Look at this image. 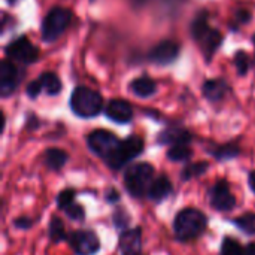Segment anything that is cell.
<instances>
[{
	"instance_id": "6da1fadb",
	"label": "cell",
	"mask_w": 255,
	"mask_h": 255,
	"mask_svg": "<svg viewBox=\"0 0 255 255\" xmlns=\"http://www.w3.org/2000/svg\"><path fill=\"white\" fill-rule=\"evenodd\" d=\"M190 33L194 42L200 46L202 54L205 55L206 63L212 61V57L220 49L223 43V34L218 28H214L209 22V12L202 9L191 21Z\"/></svg>"
},
{
	"instance_id": "7a4b0ae2",
	"label": "cell",
	"mask_w": 255,
	"mask_h": 255,
	"mask_svg": "<svg viewBox=\"0 0 255 255\" xmlns=\"http://www.w3.org/2000/svg\"><path fill=\"white\" fill-rule=\"evenodd\" d=\"M209 224L208 215L196 208L181 209L173 220V235L181 244L197 241L206 232Z\"/></svg>"
},
{
	"instance_id": "3957f363",
	"label": "cell",
	"mask_w": 255,
	"mask_h": 255,
	"mask_svg": "<svg viewBox=\"0 0 255 255\" xmlns=\"http://www.w3.org/2000/svg\"><path fill=\"white\" fill-rule=\"evenodd\" d=\"M69 106L73 115H76L78 118L90 120V118H96L97 115H100V112L105 108V103L99 91L84 87V85H78L73 88L70 94Z\"/></svg>"
},
{
	"instance_id": "277c9868",
	"label": "cell",
	"mask_w": 255,
	"mask_h": 255,
	"mask_svg": "<svg viewBox=\"0 0 255 255\" xmlns=\"http://www.w3.org/2000/svg\"><path fill=\"white\" fill-rule=\"evenodd\" d=\"M155 179V169L151 163H134L130 164L123 175L124 188L133 199L146 197L148 190Z\"/></svg>"
},
{
	"instance_id": "5b68a950",
	"label": "cell",
	"mask_w": 255,
	"mask_h": 255,
	"mask_svg": "<svg viewBox=\"0 0 255 255\" xmlns=\"http://www.w3.org/2000/svg\"><path fill=\"white\" fill-rule=\"evenodd\" d=\"M145 151V140L137 134H130L126 139H121L117 149L105 160L106 166L114 170L120 172L124 167H128V164L140 157Z\"/></svg>"
},
{
	"instance_id": "8992f818",
	"label": "cell",
	"mask_w": 255,
	"mask_h": 255,
	"mask_svg": "<svg viewBox=\"0 0 255 255\" xmlns=\"http://www.w3.org/2000/svg\"><path fill=\"white\" fill-rule=\"evenodd\" d=\"M73 13L67 7L61 6H54L48 10V13L43 16L42 24H40V33H42V40L45 43H52L55 42L72 24Z\"/></svg>"
},
{
	"instance_id": "52a82bcc",
	"label": "cell",
	"mask_w": 255,
	"mask_h": 255,
	"mask_svg": "<svg viewBox=\"0 0 255 255\" xmlns=\"http://www.w3.org/2000/svg\"><path fill=\"white\" fill-rule=\"evenodd\" d=\"M85 142H87L88 149L96 157H99L105 161L117 149L121 139L114 131H109L105 128H97V130H93L87 134Z\"/></svg>"
},
{
	"instance_id": "ba28073f",
	"label": "cell",
	"mask_w": 255,
	"mask_h": 255,
	"mask_svg": "<svg viewBox=\"0 0 255 255\" xmlns=\"http://www.w3.org/2000/svg\"><path fill=\"white\" fill-rule=\"evenodd\" d=\"M4 55L19 64H33L39 60L40 52L27 36H18L4 46Z\"/></svg>"
},
{
	"instance_id": "9c48e42d",
	"label": "cell",
	"mask_w": 255,
	"mask_h": 255,
	"mask_svg": "<svg viewBox=\"0 0 255 255\" xmlns=\"http://www.w3.org/2000/svg\"><path fill=\"white\" fill-rule=\"evenodd\" d=\"M208 200L211 208L217 212H230L238 205L230 184L226 179H218L211 185V188L208 190Z\"/></svg>"
},
{
	"instance_id": "30bf717a",
	"label": "cell",
	"mask_w": 255,
	"mask_h": 255,
	"mask_svg": "<svg viewBox=\"0 0 255 255\" xmlns=\"http://www.w3.org/2000/svg\"><path fill=\"white\" fill-rule=\"evenodd\" d=\"M67 242L76 255H96L102 248L100 238L97 236L96 232L90 229H81L72 232L69 235Z\"/></svg>"
},
{
	"instance_id": "8fae6325",
	"label": "cell",
	"mask_w": 255,
	"mask_h": 255,
	"mask_svg": "<svg viewBox=\"0 0 255 255\" xmlns=\"http://www.w3.org/2000/svg\"><path fill=\"white\" fill-rule=\"evenodd\" d=\"M25 72L13 64L10 60H1L0 63V96L3 99L10 97L19 84L22 82Z\"/></svg>"
},
{
	"instance_id": "7c38bea8",
	"label": "cell",
	"mask_w": 255,
	"mask_h": 255,
	"mask_svg": "<svg viewBox=\"0 0 255 255\" xmlns=\"http://www.w3.org/2000/svg\"><path fill=\"white\" fill-rule=\"evenodd\" d=\"M181 46L173 39H164L154 45L148 52V60L157 66H169L175 63L179 57Z\"/></svg>"
},
{
	"instance_id": "4fadbf2b",
	"label": "cell",
	"mask_w": 255,
	"mask_h": 255,
	"mask_svg": "<svg viewBox=\"0 0 255 255\" xmlns=\"http://www.w3.org/2000/svg\"><path fill=\"white\" fill-rule=\"evenodd\" d=\"M105 117L117 124H128L133 117V106L124 99H112L105 106Z\"/></svg>"
},
{
	"instance_id": "5bb4252c",
	"label": "cell",
	"mask_w": 255,
	"mask_h": 255,
	"mask_svg": "<svg viewBox=\"0 0 255 255\" xmlns=\"http://www.w3.org/2000/svg\"><path fill=\"white\" fill-rule=\"evenodd\" d=\"M191 140H193V133L182 126L166 127L157 134V145L160 146L190 145Z\"/></svg>"
},
{
	"instance_id": "9a60e30c",
	"label": "cell",
	"mask_w": 255,
	"mask_h": 255,
	"mask_svg": "<svg viewBox=\"0 0 255 255\" xmlns=\"http://www.w3.org/2000/svg\"><path fill=\"white\" fill-rule=\"evenodd\" d=\"M118 251L121 255L142 253V227L128 229L118 236Z\"/></svg>"
},
{
	"instance_id": "2e32d148",
	"label": "cell",
	"mask_w": 255,
	"mask_h": 255,
	"mask_svg": "<svg viewBox=\"0 0 255 255\" xmlns=\"http://www.w3.org/2000/svg\"><path fill=\"white\" fill-rule=\"evenodd\" d=\"M172 193H173V184H172L170 178L166 176V175H160V176H157L152 181V184H151V187L148 190L146 197L151 202L161 203L166 199H169L172 196Z\"/></svg>"
},
{
	"instance_id": "e0dca14e",
	"label": "cell",
	"mask_w": 255,
	"mask_h": 255,
	"mask_svg": "<svg viewBox=\"0 0 255 255\" xmlns=\"http://www.w3.org/2000/svg\"><path fill=\"white\" fill-rule=\"evenodd\" d=\"M230 91V87L227 84V81H224L223 78H215V79H208L203 87H202V93L203 97L211 102V103H218L221 102L227 93Z\"/></svg>"
},
{
	"instance_id": "ac0fdd59",
	"label": "cell",
	"mask_w": 255,
	"mask_h": 255,
	"mask_svg": "<svg viewBox=\"0 0 255 255\" xmlns=\"http://www.w3.org/2000/svg\"><path fill=\"white\" fill-rule=\"evenodd\" d=\"M69 152L61 149V148H46L42 154V161L43 164L52 170V172H60L67 163H69Z\"/></svg>"
},
{
	"instance_id": "d6986e66",
	"label": "cell",
	"mask_w": 255,
	"mask_h": 255,
	"mask_svg": "<svg viewBox=\"0 0 255 255\" xmlns=\"http://www.w3.org/2000/svg\"><path fill=\"white\" fill-rule=\"evenodd\" d=\"M130 91L140 99H148L151 96H154L157 93V82L149 78L148 75H142L139 78H134L130 85H128Z\"/></svg>"
},
{
	"instance_id": "ffe728a7",
	"label": "cell",
	"mask_w": 255,
	"mask_h": 255,
	"mask_svg": "<svg viewBox=\"0 0 255 255\" xmlns=\"http://www.w3.org/2000/svg\"><path fill=\"white\" fill-rule=\"evenodd\" d=\"M206 151L211 157H214L220 163L235 160L242 154L241 146L235 142H229V143H223V145H214V146L208 148Z\"/></svg>"
},
{
	"instance_id": "44dd1931",
	"label": "cell",
	"mask_w": 255,
	"mask_h": 255,
	"mask_svg": "<svg viewBox=\"0 0 255 255\" xmlns=\"http://www.w3.org/2000/svg\"><path fill=\"white\" fill-rule=\"evenodd\" d=\"M39 82L42 85V90L48 94V96H58L63 90V84L60 81V78L57 76V73L54 72H43L39 75Z\"/></svg>"
},
{
	"instance_id": "7402d4cb",
	"label": "cell",
	"mask_w": 255,
	"mask_h": 255,
	"mask_svg": "<svg viewBox=\"0 0 255 255\" xmlns=\"http://www.w3.org/2000/svg\"><path fill=\"white\" fill-rule=\"evenodd\" d=\"M211 164L209 161H191L188 163L185 167H182L181 170V181L182 182H188L191 179H197L200 176H203L208 170H209Z\"/></svg>"
},
{
	"instance_id": "603a6c76",
	"label": "cell",
	"mask_w": 255,
	"mask_h": 255,
	"mask_svg": "<svg viewBox=\"0 0 255 255\" xmlns=\"http://www.w3.org/2000/svg\"><path fill=\"white\" fill-rule=\"evenodd\" d=\"M48 238L51 241V244H60L63 241L69 239L66 226L63 223V220L57 215H52L48 224Z\"/></svg>"
},
{
	"instance_id": "cb8c5ba5",
	"label": "cell",
	"mask_w": 255,
	"mask_h": 255,
	"mask_svg": "<svg viewBox=\"0 0 255 255\" xmlns=\"http://www.w3.org/2000/svg\"><path fill=\"white\" fill-rule=\"evenodd\" d=\"M230 223L244 235L247 236H255V212H247L242 214L233 220H230Z\"/></svg>"
},
{
	"instance_id": "d4e9b609",
	"label": "cell",
	"mask_w": 255,
	"mask_h": 255,
	"mask_svg": "<svg viewBox=\"0 0 255 255\" xmlns=\"http://www.w3.org/2000/svg\"><path fill=\"white\" fill-rule=\"evenodd\" d=\"M194 151L190 145H175L170 146L166 152V157L172 163H188L193 157Z\"/></svg>"
},
{
	"instance_id": "484cf974",
	"label": "cell",
	"mask_w": 255,
	"mask_h": 255,
	"mask_svg": "<svg viewBox=\"0 0 255 255\" xmlns=\"http://www.w3.org/2000/svg\"><path fill=\"white\" fill-rule=\"evenodd\" d=\"M131 223V215L124 206H115L112 211V224L118 233H123L128 230V226Z\"/></svg>"
},
{
	"instance_id": "4316f807",
	"label": "cell",
	"mask_w": 255,
	"mask_h": 255,
	"mask_svg": "<svg viewBox=\"0 0 255 255\" xmlns=\"http://www.w3.org/2000/svg\"><path fill=\"white\" fill-rule=\"evenodd\" d=\"M220 255H245V248L233 236H224L221 241Z\"/></svg>"
},
{
	"instance_id": "83f0119b",
	"label": "cell",
	"mask_w": 255,
	"mask_h": 255,
	"mask_svg": "<svg viewBox=\"0 0 255 255\" xmlns=\"http://www.w3.org/2000/svg\"><path fill=\"white\" fill-rule=\"evenodd\" d=\"M76 190L75 188H64L61 190L57 197H55V205H57V209L58 211H64L67 206H70L73 202H76Z\"/></svg>"
},
{
	"instance_id": "f1b7e54d",
	"label": "cell",
	"mask_w": 255,
	"mask_h": 255,
	"mask_svg": "<svg viewBox=\"0 0 255 255\" xmlns=\"http://www.w3.org/2000/svg\"><path fill=\"white\" fill-rule=\"evenodd\" d=\"M66 217L72 221H76V223H82L85 220V209L84 206L79 203V202H73L70 206H67L64 211Z\"/></svg>"
},
{
	"instance_id": "f546056e",
	"label": "cell",
	"mask_w": 255,
	"mask_h": 255,
	"mask_svg": "<svg viewBox=\"0 0 255 255\" xmlns=\"http://www.w3.org/2000/svg\"><path fill=\"white\" fill-rule=\"evenodd\" d=\"M233 61H235L238 75H239V76H245V75L248 73V70H250V66H251L248 54H247L245 51H238V52L235 54V60H233Z\"/></svg>"
},
{
	"instance_id": "4dcf8cb0",
	"label": "cell",
	"mask_w": 255,
	"mask_h": 255,
	"mask_svg": "<svg viewBox=\"0 0 255 255\" xmlns=\"http://www.w3.org/2000/svg\"><path fill=\"white\" fill-rule=\"evenodd\" d=\"M253 18V13L248 10V9H238L232 18V22H230V28L232 30H239L241 25H245L251 21Z\"/></svg>"
},
{
	"instance_id": "1f68e13d",
	"label": "cell",
	"mask_w": 255,
	"mask_h": 255,
	"mask_svg": "<svg viewBox=\"0 0 255 255\" xmlns=\"http://www.w3.org/2000/svg\"><path fill=\"white\" fill-rule=\"evenodd\" d=\"M12 226L16 229V230H22V232H28L33 229L34 226V220L27 217V215H21V217H16L12 223Z\"/></svg>"
},
{
	"instance_id": "d6a6232c",
	"label": "cell",
	"mask_w": 255,
	"mask_h": 255,
	"mask_svg": "<svg viewBox=\"0 0 255 255\" xmlns=\"http://www.w3.org/2000/svg\"><path fill=\"white\" fill-rule=\"evenodd\" d=\"M42 91H43V90H42V85H40L39 79H34V81L28 82L27 87H25V94H27V97L31 99V100H36V99L40 96Z\"/></svg>"
},
{
	"instance_id": "836d02e7",
	"label": "cell",
	"mask_w": 255,
	"mask_h": 255,
	"mask_svg": "<svg viewBox=\"0 0 255 255\" xmlns=\"http://www.w3.org/2000/svg\"><path fill=\"white\" fill-rule=\"evenodd\" d=\"M121 200V194L115 187H108V190L105 191V202L108 205H118V202Z\"/></svg>"
},
{
	"instance_id": "e575fe53",
	"label": "cell",
	"mask_w": 255,
	"mask_h": 255,
	"mask_svg": "<svg viewBox=\"0 0 255 255\" xmlns=\"http://www.w3.org/2000/svg\"><path fill=\"white\" fill-rule=\"evenodd\" d=\"M39 127H40V120H39V117L34 115V114H31V112H28L27 117H25L24 128H25L27 131H34V130H37Z\"/></svg>"
},
{
	"instance_id": "d590c367",
	"label": "cell",
	"mask_w": 255,
	"mask_h": 255,
	"mask_svg": "<svg viewBox=\"0 0 255 255\" xmlns=\"http://www.w3.org/2000/svg\"><path fill=\"white\" fill-rule=\"evenodd\" d=\"M248 185H250L251 191L255 194V170L248 173Z\"/></svg>"
},
{
	"instance_id": "8d00e7d4",
	"label": "cell",
	"mask_w": 255,
	"mask_h": 255,
	"mask_svg": "<svg viewBox=\"0 0 255 255\" xmlns=\"http://www.w3.org/2000/svg\"><path fill=\"white\" fill-rule=\"evenodd\" d=\"M245 255H255V242H251L248 247H245Z\"/></svg>"
},
{
	"instance_id": "74e56055",
	"label": "cell",
	"mask_w": 255,
	"mask_h": 255,
	"mask_svg": "<svg viewBox=\"0 0 255 255\" xmlns=\"http://www.w3.org/2000/svg\"><path fill=\"white\" fill-rule=\"evenodd\" d=\"M145 1H146V0H133L134 6H142V4H143Z\"/></svg>"
},
{
	"instance_id": "f35d334b",
	"label": "cell",
	"mask_w": 255,
	"mask_h": 255,
	"mask_svg": "<svg viewBox=\"0 0 255 255\" xmlns=\"http://www.w3.org/2000/svg\"><path fill=\"white\" fill-rule=\"evenodd\" d=\"M18 1H19V0H6V3H7V4H10V6H13V4H16Z\"/></svg>"
},
{
	"instance_id": "ab89813d",
	"label": "cell",
	"mask_w": 255,
	"mask_h": 255,
	"mask_svg": "<svg viewBox=\"0 0 255 255\" xmlns=\"http://www.w3.org/2000/svg\"><path fill=\"white\" fill-rule=\"evenodd\" d=\"M127 255H143L142 253H136V254H127Z\"/></svg>"
},
{
	"instance_id": "60d3db41",
	"label": "cell",
	"mask_w": 255,
	"mask_h": 255,
	"mask_svg": "<svg viewBox=\"0 0 255 255\" xmlns=\"http://www.w3.org/2000/svg\"><path fill=\"white\" fill-rule=\"evenodd\" d=\"M253 43H254V46H255V34L253 36Z\"/></svg>"
}]
</instances>
